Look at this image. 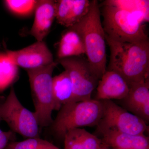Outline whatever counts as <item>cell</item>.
Here are the masks:
<instances>
[{
  "label": "cell",
  "mask_w": 149,
  "mask_h": 149,
  "mask_svg": "<svg viewBox=\"0 0 149 149\" xmlns=\"http://www.w3.org/2000/svg\"><path fill=\"white\" fill-rule=\"evenodd\" d=\"M110 56L107 70L121 75L130 87L149 80V41L120 42L105 34Z\"/></svg>",
  "instance_id": "cell-1"
},
{
  "label": "cell",
  "mask_w": 149,
  "mask_h": 149,
  "mask_svg": "<svg viewBox=\"0 0 149 149\" xmlns=\"http://www.w3.org/2000/svg\"><path fill=\"white\" fill-rule=\"evenodd\" d=\"M70 28L78 32L82 38L87 60L93 72L100 80L106 71L107 59L106 41L98 1H91L88 13Z\"/></svg>",
  "instance_id": "cell-2"
},
{
  "label": "cell",
  "mask_w": 149,
  "mask_h": 149,
  "mask_svg": "<svg viewBox=\"0 0 149 149\" xmlns=\"http://www.w3.org/2000/svg\"><path fill=\"white\" fill-rule=\"evenodd\" d=\"M58 111L50 126L54 135L63 140L69 130L97 126L101 118L102 104L101 101L92 99L70 102L63 106Z\"/></svg>",
  "instance_id": "cell-3"
},
{
  "label": "cell",
  "mask_w": 149,
  "mask_h": 149,
  "mask_svg": "<svg viewBox=\"0 0 149 149\" xmlns=\"http://www.w3.org/2000/svg\"><path fill=\"white\" fill-rule=\"evenodd\" d=\"M105 34L120 42L137 43L149 40L145 23L135 15L121 8L102 5Z\"/></svg>",
  "instance_id": "cell-4"
},
{
  "label": "cell",
  "mask_w": 149,
  "mask_h": 149,
  "mask_svg": "<svg viewBox=\"0 0 149 149\" xmlns=\"http://www.w3.org/2000/svg\"><path fill=\"white\" fill-rule=\"evenodd\" d=\"M57 65L54 61L49 65L26 70L35 106L34 112L40 127L50 126L53 121L52 74Z\"/></svg>",
  "instance_id": "cell-5"
},
{
  "label": "cell",
  "mask_w": 149,
  "mask_h": 149,
  "mask_svg": "<svg viewBox=\"0 0 149 149\" xmlns=\"http://www.w3.org/2000/svg\"><path fill=\"white\" fill-rule=\"evenodd\" d=\"M0 118L14 133L26 139L39 137V124L34 112L23 106L12 87L6 100L0 103Z\"/></svg>",
  "instance_id": "cell-6"
},
{
  "label": "cell",
  "mask_w": 149,
  "mask_h": 149,
  "mask_svg": "<svg viewBox=\"0 0 149 149\" xmlns=\"http://www.w3.org/2000/svg\"><path fill=\"white\" fill-rule=\"evenodd\" d=\"M101 118L97 125V133L113 130L131 135H145L148 124L140 118L112 100L101 101Z\"/></svg>",
  "instance_id": "cell-7"
},
{
  "label": "cell",
  "mask_w": 149,
  "mask_h": 149,
  "mask_svg": "<svg viewBox=\"0 0 149 149\" xmlns=\"http://www.w3.org/2000/svg\"><path fill=\"white\" fill-rule=\"evenodd\" d=\"M55 61L63 67L72 81L73 94L70 102L92 99V93L100 80L93 72L88 60L79 56L57 59Z\"/></svg>",
  "instance_id": "cell-8"
},
{
  "label": "cell",
  "mask_w": 149,
  "mask_h": 149,
  "mask_svg": "<svg viewBox=\"0 0 149 149\" xmlns=\"http://www.w3.org/2000/svg\"><path fill=\"white\" fill-rule=\"evenodd\" d=\"M6 52L14 64L26 70L49 65L54 61L52 54L44 41H37L19 50Z\"/></svg>",
  "instance_id": "cell-9"
},
{
  "label": "cell",
  "mask_w": 149,
  "mask_h": 149,
  "mask_svg": "<svg viewBox=\"0 0 149 149\" xmlns=\"http://www.w3.org/2000/svg\"><path fill=\"white\" fill-rule=\"evenodd\" d=\"M122 107L149 122V80L129 87L128 95L121 100Z\"/></svg>",
  "instance_id": "cell-10"
},
{
  "label": "cell",
  "mask_w": 149,
  "mask_h": 149,
  "mask_svg": "<svg viewBox=\"0 0 149 149\" xmlns=\"http://www.w3.org/2000/svg\"><path fill=\"white\" fill-rule=\"evenodd\" d=\"M95 100L99 101L121 100L128 95L129 87L123 77L117 72L107 70L99 80Z\"/></svg>",
  "instance_id": "cell-11"
},
{
  "label": "cell",
  "mask_w": 149,
  "mask_h": 149,
  "mask_svg": "<svg viewBox=\"0 0 149 149\" xmlns=\"http://www.w3.org/2000/svg\"><path fill=\"white\" fill-rule=\"evenodd\" d=\"M56 19L58 24L69 28L79 22L90 10L91 1L58 0Z\"/></svg>",
  "instance_id": "cell-12"
},
{
  "label": "cell",
  "mask_w": 149,
  "mask_h": 149,
  "mask_svg": "<svg viewBox=\"0 0 149 149\" xmlns=\"http://www.w3.org/2000/svg\"><path fill=\"white\" fill-rule=\"evenodd\" d=\"M34 11L35 18L29 34L37 41H44L56 19L55 1H37Z\"/></svg>",
  "instance_id": "cell-13"
},
{
  "label": "cell",
  "mask_w": 149,
  "mask_h": 149,
  "mask_svg": "<svg viewBox=\"0 0 149 149\" xmlns=\"http://www.w3.org/2000/svg\"><path fill=\"white\" fill-rule=\"evenodd\" d=\"M97 134L112 149H149V138L145 135H131L113 130L102 131Z\"/></svg>",
  "instance_id": "cell-14"
},
{
  "label": "cell",
  "mask_w": 149,
  "mask_h": 149,
  "mask_svg": "<svg viewBox=\"0 0 149 149\" xmlns=\"http://www.w3.org/2000/svg\"><path fill=\"white\" fill-rule=\"evenodd\" d=\"M64 149H107L110 148L97 135L82 128L68 131L63 139Z\"/></svg>",
  "instance_id": "cell-15"
},
{
  "label": "cell",
  "mask_w": 149,
  "mask_h": 149,
  "mask_svg": "<svg viewBox=\"0 0 149 149\" xmlns=\"http://www.w3.org/2000/svg\"><path fill=\"white\" fill-rule=\"evenodd\" d=\"M68 28L63 33L58 43L57 59L79 56L85 54V46L79 33L70 27Z\"/></svg>",
  "instance_id": "cell-16"
},
{
  "label": "cell",
  "mask_w": 149,
  "mask_h": 149,
  "mask_svg": "<svg viewBox=\"0 0 149 149\" xmlns=\"http://www.w3.org/2000/svg\"><path fill=\"white\" fill-rule=\"evenodd\" d=\"M52 90L54 110H59L63 106L71 102L73 97V86L65 70L53 77Z\"/></svg>",
  "instance_id": "cell-17"
},
{
  "label": "cell",
  "mask_w": 149,
  "mask_h": 149,
  "mask_svg": "<svg viewBox=\"0 0 149 149\" xmlns=\"http://www.w3.org/2000/svg\"><path fill=\"white\" fill-rule=\"evenodd\" d=\"M102 5L112 6L135 15L143 23L149 20V1L147 0H107Z\"/></svg>",
  "instance_id": "cell-18"
},
{
  "label": "cell",
  "mask_w": 149,
  "mask_h": 149,
  "mask_svg": "<svg viewBox=\"0 0 149 149\" xmlns=\"http://www.w3.org/2000/svg\"><path fill=\"white\" fill-rule=\"evenodd\" d=\"M18 75V67L11 61L6 52L0 53V93L10 87Z\"/></svg>",
  "instance_id": "cell-19"
},
{
  "label": "cell",
  "mask_w": 149,
  "mask_h": 149,
  "mask_svg": "<svg viewBox=\"0 0 149 149\" xmlns=\"http://www.w3.org/2000/svg\"><path fill=\"white\" fill-rule=\"evenodd\" d=\"M6 149H61L40 137L29 138L21 141L11 142Z\"/></svg>",
  "instance_id": "cell-20"
},
{
  "label": "cell",
  "mask_w": 149,
  "mask_h": 149,
  "mask_svg": "<svg viewBox=\"0 0 149 149\" xmlns=\"http://www.w3.org/2000/svg\"><path fill=\"white\" fill-rule=\"evenodd\" d=\"M37 1L35 0H6L5 5L9 10L17 15H27L35 10Z\"/></svg>",
  "instance_id": "cell-21"
},
{
  "label": "cell",
  "mask_w": 149,
  "mask_h": 149,
  "mask_svg": "<svg viewBox=\"0 0 149 149\" xmlns=\"http://www.w3.org/2000/svg\"><path fill=\"white\" fill-rule=\"evenodd\" d=\"M15 136L11 130L4 131L0 129V149H6L11 142L14 141Z\"/></svg>",
  "instance_id": "cell-22"
},
{
  "label": "cell",
  "mask_w": 149,
  "mask_h": 149,
  "mask_svg": "<svg viewBox=\"0 0 149 149\" xmlns=\"http://www.w3.org/2000/svg\"><path fill=\"white\" fill-rule=\"evenodd\" d=\"M1 118H0V122H1Z\"/></svg>",
  "instance_id": "cell-23"
},
{
  "label": "cell",
  "mask_w": 149,
  "mask_h": 149,
  "mask_svg": "<svg viewBox=\"0 0 149 149\" xmlns=\"http://www.w3.org/2000/svg\"><path fill=\"white\" fill-rule=\"evenodd\" d=\"M110 149V148H108V149Z\"/></svg>",
  "instance_id": "cell-24"
}]
</instances>
